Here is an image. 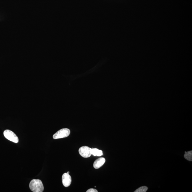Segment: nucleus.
Instances as JSON below:
<instances>
[{
	"label": "nucleus",
	"instance_id": "5",
	"mask_svg": "<svg viewBox=\"0 0 192 192\" xmlns=\"http://www.w3.org/2000/svg\"><path fill=\"white\" fill-rule=\"evenodd\" d=\"M72 182L71 177L67 173L63 174L62 176V182L63 186L66 187L70 186Z\"/></svg>",
	"mask_w": 192,
	"mask_h": 192
},
{
	"label": "nucleus",
	"instance_id": "8",
	"mask_svg": "<svg viewBox=\"0 0 192 192\" xmlns=\"http://www.w3.org/2000/svg\"><path fill=\"white\" fill-rule=\"evenodd\" d=\"M184 157L188 161L191 162L192 161V151L185 152Z\"/></svg>",
	"mask_w": 192,
	"mask_h": 192
},
{
	"label": "nucleus",
	"instance_id": "7",
	"mask_svg": "<svg viewBox=\"0 0 192 192\" xmlns=\"http://www.w3.org/2000/svg\"><path fill=\"white\" fill-rule=\"evenodd\" d=\"M92 154L94 156H101L103 155V151L97 149V148H93L91 150Z\"/></svg>",
	"mask_w": 192,
	"mask_h": 192
},
{
	"label": "nucleus",
	"instance_id": "3",
	"mask_svg": "<svg viewBox=\"0 0 192 192\" xmlns=\"http://www.w3.org/2000/svg\"><path fill=\"white\" fill-rule=\"evenodd\" d=\"M4 135L5 137L9 141L15 143L19 142V138L17 136L13 131L9 130H5Z\"/></svg>",
	"mask_w": 192,
	"mask_h": 192
},
{
	"label": "nucleus",
	"instance_id": "4",
	"mask_svg": "<svg viewBox=\"0 0 192 192\" xmlns=\"http://www.w3.org/2000/svg\"><path fill=\"white\" fill-rule=\"evenodd\" d=\"M92 149L88 146L81 147L79 149V153L81 157L87 158L89 157L92 155Z\"/></svg>",
	"mask_w": 192,
	"mask_h": 192
},
{
	"label": "nucleus",
	"instance_id": "1",
	"mask_svg": "<svg viewBox=\"0 0 192 192\" xmlns=\"http://www.w3.org/2000/svg\"><path fill=\"white\" fill-rule=\"evenodd\" d=\"M30 189L34 192H42L44 190V187L41 180L39 179L32 180L29 184Z\"/></svg>",
	"mask_w": 192,
	"mask_h": 192
},
{
	"label": "nucleus",
	"instance_id": "10",
	"mask_svg": "<svg viewBox=\"0 0 192 192\" xmlns=\"http://www.w3.org/2000/svg\"><path fill=\"white\" fill-rule=\"evenodd\" d=\"M86 192H98L97 190L94 188H90L89 190H88L87 191H86Z\"/></svg>",
	"mask_w": 192,
	"mask_h": 192
},
{
	"label": "nucleus",
	"instance_id": "2",
	"mask_svg": "<svg viewBox=\"0 0 192 192\" xmlns=\"http://www.w3.org/2000/svg\"><path fill=\"white\" fill-rule=\"evenodd\" d=\"M70 132L71 131L68 128H63L59 130L53 135V139H57L66 137L69 136Z\"/></svg>",
	"mask_w": 192,
	"mask_h": 192
},
{
	"label": "nucleus",
	"instance_id": "6",
	"mask_svg": "<svg viewBox=\"0 0 192 192\" xmlns=\"http://www.w3.org/2000/svg\"><path fill=\"white\" fill-rule=\"evenodd\" d=\"M106 162V159L104 158H100L96 160L93 164V166L95 169H98L103 166Z\"/></svg>",
	"mask_w": 192,
	"mask_h": 192
},
{
	"label": "nucleus",
	"instance_id": "9",
	"mask_svg": "<svg viewBox=\"0 0 192 192\" xmlns=\"http://www.w3.org/2000/svg\"><path fill=\"white\" fill-rule=\"evenodd\" d=\"M148 189L147 187L146 186H142L140 187L134 191V192H146Z\"/></svg>",
	"mask_w": 192,
	"mask_h": 192
},
{
	"label": "nucleus",
	"instance_id": "11",
	"mask_svg": "<svg viewBox=\"0 0 192 192\" xmlns=\"http://www.w3.org/2000/svg\"><path fill=\"white\" fill-rule=\"evenodd\" d=\"M67 173L68 174H69V171H68V172H67Z\"/></svg>",
	"mask_w": 192,
	"mask_h": 192
}]
</instances>
